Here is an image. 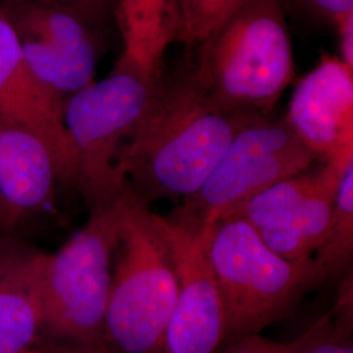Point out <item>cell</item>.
<instances>
[{"mask_svg":"<svg viewBox=\"0 0 353 353\" xmlns=\"http://www.w3.org/2000/svg\"><path fill=\"white\" fill-rule=\"evenodd\" d=\"M254 118L219 110L190 65L174 72L163 70L122 153L121 173L147 204L163 198L186 199Z\"/></svg>","mask_w":353,"mask_h":353,"instance_id":"6da1fadb","label":"cell"},{"mask_svg":"<svg viewBox=\"0 0 353 353\" xmlns=\"http://www.w3.org/2000/svg\"><path fill=\"white\" fill-rule=\"evenodd\" d=\"M194 50L191 72L225 113L274 112L294 77L283 0H246Z\"/></svg>","mask_w":353,"mask_h":353,"instance_id":"7a4b0ae2","label":"cell"},{"mask_svg":"<svg viewBox=\"0 0 353 353\" xmlns=\"http://www.w3.org/2000/svg\"><path fill=\"white\" fill-rule=\"evenodd\" d=\"M121 205L105 319L106 345L119 353H164L176 283L163 216L151 212L130 186Z\"/></svg>","mask_w":353,"mask_h":353,"instance_id":"3957f363","label":"cell"},{"mask_svg":"<svg viewBox=\"0 0 353 353\" xmlns=\"http://www.w3.org/2000/svg\"><path fill=\"white\" fill-rule=\"evenodd\" d=\"M203 232L225 310L224 347L278 322L327 279L314 256L303 261L280 256L239 217L203 224Z\"/></svg>","mask_w":353,"mask_h":353,"instance_id":"277c9868","label":"cell"},{"mask_svg":"<svg viewBox=\"0 0 353 353\" xmlns=\"http://www.w3.org/2000/svg\"><path fill=\"white\" fill-rule=\"evenodd\" d=\"M157 79L121 55L109 75L64 102L72 185L81 190L90 211L112 205L128 188L119 169L121 157L148 106Z\"/></svg>","mask_w":353,"mask_h":353,"instance_id":"5b68a950","label":"cell"},{"mask_svg":"<svg viewBox=\"0 0 353 353\" xmlns=\"http://www.w3.org/2000/svg\"><path fill=\"white\" fill-rule=\"evenodd\" d=\"M121 199L90 211L84 227L58 252L46 254L41 334L81 353L109 352L105 319L121 224Z\"/></svg>","mask_w":353,"mask_h":353,"instance_id":"8992f818","label":"cell"},{"mask_svg":"<svg viewBox=\"0 0 353 353\" xmlns=\"http://www.w3.org/2000/svg\"><path fill=\"white\" fill-rule=\"evenodd\" d=\"M285 117L259 115L242 127L199 190L179 208L203 224L223 219L239 204L316 161Z\"/></svg>","mask_w":353,"mask_h":353,"instance_id":"52a82bcc","label":"cell"},{"mask_svg":"<svg viewBox=\"0 0 353 353\" xmlns=\"http://www.w3.org/2000/svg\"><path fill=\"white\" fill-rule=\"evenodd\" d=\"M0 8L38 81L65 100L94 81L103 50L101 28L59 0H1Z\"/></svg>","mask_w":353,"mask_h":353,"instance_id":"ba28073f","label":"cell"},{"mask_svg":"<svg viewBox=\"0 0 353 353\" xmlns=\"http://www.w3.org/2000/svg\"><path fill=\"white\" fill-rule=\"evenodd\" d=\"M163 221L176 283L164 353H219L225 344L227 319L208 259L203 223L181 210L163 216Z\"/></svg>","mask_w":353,"mask_h":353,"instance_id":"9c48e42d","label":"cell"},{"mask_svg":"<svg viewBox=\"0 0 353 353\" xmlns=\"http://www.w3.org/2000/svg\"><path fill=\"white\" fill-rule=\"evenodd\" d=\"M287 123L323 161L353 156V70L325 55L292 93Z\"/></svg>","mask_w":353,"mask_h":353,"instance_id":"30bf717a","label":"cell"},{"mask_svg":"<svg viewBox=\"0 0 353 353\" xmlns=\"http://www.w3.org/2000/svg\"><path fill=\"white\" fill-rule=\"evenodd\" d=\"M0 122L23 127L43 140L74 183V166L63 125V102L38 81L0 8Z\"/></svg>","mask_w":353,"mask_h":353,"instance_id":"8fae6325","label":"cell"},{"mask_svg":"<svg viewBox=\"0 0 353 353\" xmlns=\"http://www.w3.org/2000/svg\"><path fill=\"white\" fill-rule=\"evenodd\" d=\"M61 182L65 183L63 169L43 140L0 122V203L13 227L43 211Z\"/></svg>","mask_w":353,"mask_h":353,"instance_id":"7c38bea8","label":"cell"},{"mask_svg":"<svg viewBox=\"0 0 353 353\" xmlns=\"http://www.w3.org/2000/svg\"><path fill=\"white\" fill-rule=\"evenodd\" d=\"M46 252L0 236V353L28 351L42 331Z\"/></svg>","mask_w":353,"mask_h":353,"instance_id":"4fadbf2b","label":"cell"},{"mask_svg":"<svg viewBox=\"0 0 353 353\" xmlns=\"http://www.w3.org/2000/svg\"><path fill=\"white\" fill-rule=\"evenodd\" d=\"M114 19L123 39L122 55L157 79L165 52L178 37L176 0H115Z\"/></svg>","mask_w":353,"mask_h":353,"instance_id":"5bb4252c","label":"cell"},{"mask_svg":"<svg viewBox=\"0 0 353 353\" xmlns=\"http://www.w3.org/2000/svg\"><path fill=\"white\" fill-rule=\"evenodd\" d=\"M351 163L353 156L325 160L316 170L310 172L306 169L252 195L225 217H239L254 229L261 230L285 217L328 183L339 181L343 172Z\"/></svg>","mask_w":353,"mask_h":353,"instance_id":"9a60e30c","label":"cell"},{"mask_svg":"<svg viewBox=\"0 0 353 353\" xmlns=\"http://www.w3.org/2000/svg\"><path fill=\"white\" fill-rule=\"evenodd\" d=\"M339 182L328 183L285 217L258 230L265 245L290 261L313 258L326 239Z\"/></svg>","mask_w":353,"mask_h":353,"instance_id":"2e32d148","label":"cell"},{"mask_svg":"<svg viewBox=\"0 0 353 353\" xmlns=\"http://www.w3.org/2000/svg\"><path fill=\"white\" fill-rule=\"evenodd\" d=\"M353 256V163L345 168L335 194L326 239L316 261L328 278H338L351 268Z\"/></svg>","mask_w":353,"mask_h":353,"instance_id":"e0dca14e","label":"cell"},{"mask_svg":"<svg viewBox=\"0 0 353 353\" xmlns=\"http://www.w3.org/2000/svg\"><path fill=\"white\" fill-rule=\"evenodd\" d=\"M246 0H176L178 37L188 49H195Z\"/></svg>","mask_w":353,"mask_h":353,"instance_id":"ac0fdd59","label":"cell"},{"mask_svg":"<svg viewBox=\"0 0 353 353\" xmlns=\"http://www.w3.org/2000/svg\"><path fill=\"white\" fill-rule=\"evenodd\" d=\"M351 328L331 316L321 318L301 336L288 343V353H353Z\"/></svg>","mask_w":353,"mask_h":353,"instance_id":"d6986e66","label":"cell"},{"mask_svg":"<svg viewBox=\"0 0 353 353\" xmlns=\"http://www.w3.org/2000/svg\"><path fill=\"white\" fill-rule=\"evenodd\" d=\"M81 13L99 28H103L114 19L115 0H59Z\"/></svg>","mask_w":353,"mask_h":353,"instance_id":"ffe728a7","label":"cell"},{"mask_svg":"<svg viewBox=\"0 0 353 353\" xmlns=\"http://www.w3.org/2000/svg\"><path fill=\"white\" fill-rule=\"evenodd\" d=\"M288 343L268 341L258 334L233 341L219 353H288Z\"/></svg>","mask_w":353,"mask_h":353,"instance_id":"44dd1931","label":"cell"},{"mask_svg":"<svg viewBox=\"0 0 353 353\" xmlns=\"http://www.w3.org/2000/svg\"><path fill=\"white\" fill-rule=\"evenodd\" d=\"M313 11L336 26L353 14V0H303Z\"/></svg>","mask_w":353,"mask_h":353,"instance_id":"7402d4cb","label":"cell"},{"mask_svg":"<svg viewBox=\"0 0 353 353\" xmlns=\"http://www.w3.org/2000/svg\"><path fill=\"white\" fill-rule=\"evenodd\" d=\"M335 28L339 37V59L353 70V14Z\"/></svg>","mask_w":353,"mask_h":353,"instance_id":"603a6c76","label":"cell"},{"mask_svg":"<svg viewBox=\"0 0 353 353\" xmlns=\"http://www.w3.org/2000/svg\"><path fill=\"white\" fill-rule=\"evenodd\" d=\"M13 225L8 217V214L6 212V210L3 208L1 203H0V236H4L7 232H10L12 229Z\"/></svg>","mask_w":353,"mask_h":353,"instance_id":"cb8c5ba5","label":"cell"},{"mask_svg":"<svg viewBox=\"0 0 353 353\" xmlns=\"http://www.w3.org/2000/svg\"><path fill=\"white\" fill-rule=\"evenodd\" d=\"M20 353H42V352H36V351H30V350H28V351H24V352Z\"/></svg>","mask_w":353,"mask_h":353,"instance_id":"d4e9b609","label":"cell"},{"mask_svg":"<svg viewBox=\"0 0 353 353\" xmlns=\"http://www.w3.org/2000/svg\"><path fill=\"white\" fill-rule=\"evenodd\" d=\"M102 353H110V352H102Z\"/></svg>","mask_w":353,"mask_h":353,"instance_id":"484cf974","label":"cell"}]
</instances>
